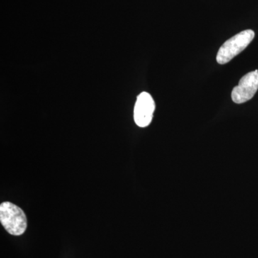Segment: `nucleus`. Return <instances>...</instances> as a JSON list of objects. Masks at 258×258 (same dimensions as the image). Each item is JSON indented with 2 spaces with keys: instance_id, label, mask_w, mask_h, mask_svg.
<instances>
[{
  "instance_id": "nucleus-1",
  "label": "nucleus",
  "mask_w": 258,
  "mask_h": 258,
  "mask_svg": "<svg viewBox=\"0 0 258 258\" xmlns=\"http://www.w3.org/2000/svg\"><path fill=\"white\" fill-rule=\"evenodd\" d=\"M0 222L10 235H23L28 227L25 212L21 208L10 202L0 205Z\"/></svg>"
},
{
  "instance_id": "nucleus-2",
  "label": "nucleus",
  "mask_w": 258,
  "mask_h": 258,
  "mask_svg": "<svg viewBox=\"0 0 258 258\" xmlns=\"http://www.w3.org/2000/svg\"><path fill=\"white\" fill-rule=\"evenodd\" d=\"M254 37V32L252 30H244L231 37L219 49L217 55V62L224 64L230 62L248 46Z\"/></svg>"
},
{
  "instance_id": "nucleus-3",
  "label": "nucleus",
  "mask_w": 258,
  "mask_h": 258,
  "mask_svg": "<svg viewBox=\"0 0 258 258\" xmlns=\"http://www.w3.org/2000/svg\"><path fill=\"white\" fill-rule=\"evenodd\" d=\"M258 90V70L244 75L231 94L232 101L237 104L245 103L253 98Z\"/></svg>"
},
{
  "instance_id": "nucleus-4",
  "label": "nucleus",
  "mask_w": 258,
  "mask_h": 258,
  "mask_svg": "<svg viewBox=\"0 0 258 258\" xmlns=\"http://www.w3.org/2000/svg\"><path fill=\"white\" fill-rule=\"evenodd\" d=\"M155 107V102L149 93L142 92L139 95L134 111V120L138 126L144 128L150 124Z\"/></svg>"
}]
</instances>
